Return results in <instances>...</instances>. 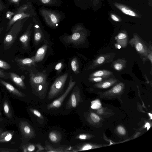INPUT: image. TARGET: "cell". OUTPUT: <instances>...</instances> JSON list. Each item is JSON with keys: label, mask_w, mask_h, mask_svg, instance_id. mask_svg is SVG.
Masks as SVG:
<instances>
[{"label": "cell", "mask_w": 152, "mask_h": 152, "mask_svg": "<svg viewBox=\"0 0 152 152\" xmlns=\"http://www.w3.org/2000/svg\"><path fill=\"white\" fill-rule=\"evenodd\" d=\"M68 74L66 73L58 77L51 86L47 98L50 100L55 98L62 90L66 82Z\"/></svg>", "instance_id": "4"}, {"label": "cell", "mask_w": 152, "mask_h": 152, "mask_svg": "<svg viewBox=\"0 0 152 152\" xmlns=\"http://www.w3.org/2000/svg\"><path fill=\"white\" fill-rule=\"evenodd\" d=\"M108 77H89L88 80L91 82H100L109 78Z\"/></svg>", "instance_id": "28"}, {"label": "cell", "mask_w": 152, "mask_h": 152, "mask_svg": "<svg viewBox=\"0 0 152 152\" xmlns=\"http://www.w3.org/2000/svg\"><path fill=\"white\" fill-rule=\"evenodd\" d=\"M71 65L72 70L74 73L76 74L79 72V66L77 59L75 57L71 60Z\"/></svg>", "instance_id": "25"}, {"label": "cell", "mask_w": 152, "mask_h": 152, "mask_svg": "<svg viewBox=\"0 0 152 152\" xmlns=\"http://www.w3.org/2000/svg\"><path fill=\"white\" fill-rule=\"evenodd\" d=\"M90 117L92 121L95 122H97L100 120L99 116L94 113H91L90 114Z\"/></svg>", "instance_id": "32"}, {"label": "cell", "mask_w": 152, "mask_h": 152, "mask_svg": "<svg viewBox=\"0 0 152 152\" xmlns=\"http://www.w3.org/2000/svg\"><path fill=\"white\" fill-rule=\"evenodd\" d=\"M110 17L113 21L116 22H119L120 21V19L114 14H110Z\"/></svg>", "instance_id": "41"}, {"label": "cell", "mask_w": 152, "mask_h": 152, "mask_svg": "<svg viewBox=\"0 0 152 152\" xmlns=\"http://www.w3.org/2000/svg\"><path fill=\"white\" fill-rule=\"evenodd\" d=\"M2 29H3L2 28H0V35L1 32V31L2 30Z\"/></svg>", "instance_id": "50"}, {"label": "cell", "mask_w": 152, "mask_h": 152, "mask_svg": "<svg viewBox=\"0 0 152 152\" xmlns=\"http://www.w3.org/2000/svg\"><path fill=\"white\" fill-rule=\"evenodd\" d=\"M0 68L5 69H8L11 66L8 63L0 59Z\"/></svg>", "instance_id": "30"}, {"label": "cell", "mask_w": 152, "mask_h": 152, "mask_svg": "<svg viewBox=\"0 0 152 152\" xmlns=\"http://www.w3.org/2000/svg\"><path fill=\"white\" fill-rule=\"evenodd\" d=\"M24 19L15 23L5 35L3 41L5 49H9L14 43L18 34L22 29L25 21Z\"/></svg>", "instance_id": "2"}, {"label": "cell", "mask_w": 152, "mask_h": 152, "mask_svg": "<svg viewBox=\"0 0 152 152\" xmlns=\"http://www.w3.org/2000/svg\"><path fill=\"white\" fill-rule=\"evenodd\" d=\"M48 138L51 142L56 143L61 141L62 138V135L59 132L56 131H52L49 133Z\"/></svg>", "instance_id": "19"}, {"label": "cell", "mask_w": 152, "mask_h": 152, "mask_svg": "<svg viewBox=\"0 0 152 152\" xmlns=\"http://www.w3.org/2000/svg\"><path fill=\"white\" fill-rule=\"evenodd\" d=\"M88 138V136L85 134H80L77 135L75 137L77 139L85 140Z\"/></svg>", "instance_id": "37"}, {"label": "cell", "mask_w": 152, "mask_h": 152, "mask_svg": "<svg viewBox=\"0 0 152 152\" xmlns=\"http://www.w3.org/2000/svg\"><path fill=\"white\" fill-rule=\"evenodd\" d=\"M35 145L33 144H29L24 146L26 148L28 152H33L35 149Z\"/></svg>", "instance_id": "35"}, {"label": "cell", "mask_w": 152, "mask_h": 152, "mask_svg": "<svg viewBox=\"0 0 152 152\" xmlns=\"http://www.w3.org/2000/svg\"><path fill=\"white\" fill-rule=\"evenodd\" d=\"M124 84L122 83H120L115 86L111 91L113 93L115 94L119 93L123 89Z\"/></svg>", "instance_id": "27"}, {"label": "cell", "mask_w": 152, "mask_h": 152, "mask_svg": "<svg viewBox=\"0 0 152 152\" xmlns=\"http://www.w3.org/2000/svg\"><path fill=\"white\" fill-rule=\"evenodd\" d=\"M0 77L3 78L8 79V77L3 73V72L0 69Z\"/></svg>", "instance_id": "42"}, {"label": "cell", "mask_w": 152, "mask_h": 152, "mask_svg": "<svg viewBox=\"0 0 152 152\" xmlns=\"http://www.w3.org/2000/svg\"><path fill=\"white\" fill-rule=\"evenodd\" d=\"M15 60L19 65L22 66L31 67L35 65L34 56L31 58H16Z\"/></svg>", "instance_id": "12"}, {"label": "cell", "mask_w": 152, "mask_h": 152, "mask_svg": "<svg viewBox=\"0 0 152 152\" xmlns=\"http://www.w3.org/2000/svg\"><path fill=\"white\" fill-rule=\"evenodd\" d=\"M2 121V119L0 117V122Z\"/></svg>", "instance_id": "51"}, {"label": "cell", "mask_w": 152, "mask_h": 152, "mask_svg": "<svg viewBox=\"0 0 152 152\" xmlns=\"http://www.w3.org/2000/svg\"><path fill=\"white\" fill-rule=\"evenodd\" d=\"M86 30L81 27H77L74 29L72 34L66 36L64 40L67 43L77 45L84 43L86 38Z\"/></svg>", "instance_id": "3"}, {"label": "cell", "mask_w": 152, "mask_h": 152, "mask_svg": "<svg viewBox=\"0 0 152 152\" xmlns=\"http://www.w3.org/2000/svg\"><path fill=\"white\" fill-rule=\"evenodd\" d=\"M50 18L51 22V25L53 26L57 25V23L58 20L56 16L53 14H51L50 16Z\"/></svg>", "instance_id": "33"}, {"label": "cell", "mask_w": 152, "mask_h": 152, "mask_svg": "<svg viewBox=\"0 0 152 152\" xmlns=\"http://www.w3.org/2000/svg\"><path fill=\"white\" fill-rule=\"evenodd\" d=\"M92 103L91 108L92 109H98L101 107V104L98 100H96L92 101Z\"/></svg>", "instance_id": "31"}, {"label": "cell", "mask_w": 152, "mask_h": 152, "mask_svg": "<svg viewBox=\"0 0 152 152\" xmlns=\"http://www.w3.org/2000/svg\"><path fill=\"white\" fill-rule=\"evenodd\" d=\"M63 64L61 62H59L56 64L55 66V69L58 72H60L63 68Z\"/></svg>", "instance_id": "38"}, {"label": "cell", "mask_w": 152, "mask_h": 152, "mask_svg": "<svg viewBox=\"0 0 152 152\" xmlns=\"http://www.w3.org/2000/svg\"><path fill=\"white\" fill-rule=\"evenodd\" d=\"M115 47L116 48H118V49H120L121 48V46L119 44H116L115 45Z\"/></svg>", "instance_id": "45"}, {"label": "cell", "mask_w": 152, "mask_h": 152, "mask_svg": "<svg viewBox=\"0 0 152 152\" xmlns=\"http://www.w3.org/2000/svg\"><path fill=\"white\" fill-rule=\"evenodd\" d=\"M34 42L36 45H37L44 39L43 32L38 25H35L34 27Z\"/></svg>", "instance_id": "16"}, {"label": "cell", "mask_w": 152, "mask_h": 152, "mask_svg": "<svg viewBox=\"0 0 152 152\" xmlns=\"http://www.w3.org/2000/svg\"><path fill=\"white\" fill-rule=\"evenodd\" d=\"M14 133V131H9L1 132L0 134V143L7 142L11 140Z\"/></svg>", "instance_id": "21"}, {"label": "cell", "mask_w": 152, "mask_h": 152, "mask_svg": "<svg viewBox=\"0 0 152 152\" xmlns=\"http://www.w3.org/2000/svg\"><path fill=\"white\" fill-rule=\"evenodd\" d=\"M113 74V72L107 70H101L97 71L91 74L89 77H108Z\"/></svg>", "instance_id": "22"}, {"label": "cell", "mask_w": 152, "mask_h": 152, "mask_svg": "<svg viewBox=\"0 0 152 152\" xmlns=\"http://www.w3.org/2000/svg\"><path fill=\"white\" fill-rule=\"evenodd\" d=\"M3 132V130L1 129V128H0V133H1Z\"/></svg>", "instance_id": "48"}, {"label": "cell", "mask_w": 152, "mask_h": 152, "mask_svg": "<svg viewBox=\"0 0 152 152\" xmlns=\"http://www.w3.org/2000/svg\"><path fill=\"white\" fill-rule=\"evenodd\" d=\"M31 26L28 27L26 32L19 38V40L21 43L24 48H27L28 47L29 42L31 33Z\"/></svg>", "instance_id": "14"}, {"label": "cell", "mask_w": 152, "mask_h": 152, "mask_svg": "<svg viewBox=\"0 0 152 152\" xmlns=\"http://www.w3.org/2000/svg\"><path fill=\"white\" fill-rule=\"evenodd\" d=\"M1 133H0V134H1Z\"/></svg>", "instance_id": "52"}, {"label": "cell", "mask_w": 152, "mask_h": 152, "mask_svg": "<svg viewBox=\"0 0 152 152\" xmlns=\"http://www.w3.org/2000/svg\"><path fill=\"white\" fill-rule=\"evenodd\" d=\"M48 47V44L46 43L37 50L35 56H34L35 62L40 61L43 59L46 53Z\"/></svg>", "instance_id": "13"}, {"label": "cell", "mask_w": 152, "mask_h": 152, "mask_svg": "<svg viewBox=\"0 0 152 152\" xmlns=\"http://www.w3.org/2000/svg\"><path fill=\"white\" fill-rule=\"evenodd\" d=\"M145 127H147L148 128V130L150 128V125L148 123H146V124H145Z\"/></svg>", "instance_id": "47"}, {"label": "cell", "mask_w": 152, "mask_h": 152, "mask_svg": "<svg viewBox=\"0 0 152 152\" xmlns=\"http://www.w3.org/2000/svg\"><path fill=\"white\" fill-rule=\"evenodd\" d=\"M11 3L16 4H19V2L21 0H8Z\"/></svg>", "instance_id": "43"}, {"label": "cell", "mask_w": 152, "mask_h": 152, "mask_svg": "<svg viewBox=\"0 0 152 152\" xmlns=\"http://www.w3.org/2000/svg\"><path fill=\"white\" fill-rule=\"evenodd\" d=\"M118 132L121 134L123 135L125 134L126 131L124 128L121 126H119L117 129Z\"/></svg>", "instance_id": "39"}, {"label": "cell", "mask_w": 152, "mask_h": 152, "mask_svg": "<svg viewBox=\"0 0 152 152\" xmlns=\"http://www.w3.org/2000/svg\"><path fill=\"white\" fill-rule=\"evenodd\" d=\"M8 75L11 80L18 86L23 89L26 87L23 78L16 74L11 72L9 73Z\"/></svg>", "instance_id": "17"}, {"label": "cell", "mask_w": 152, "mask_h": 152, "mask_svg": "<svg viewBox=\"0 0 152 152\" xmlns=\"http://www.w3.org/2000/svg\"><path fill=\"white\" fill-rule=\"evenodd\" d=\"M28 8V6L25 4L20 7L17 9L13 17L8 23L6 32L9 31L12 25L17 21L30 16L29 14L26 12Z\"/></svg>", "instance_id": "7"}, {"label": "cell", "mask_w": 152, "mask_h": 152, "mask_svg": "<svg viewBox=\"0 0 152 152\" xmlns=\"http://www.w3.org/2000/svg\"><path fill=\"white\" fill-rule=\"evenodd\" d=\"M0 82L10 92L13 94L20 97H23L26 96L25 94L15 88L11 84L2 80H0Z\"/></svg>", "instance_id": "11"}, {"label": "cell", "mask_w": 152, "mask_h": 152, "mask_svg": "<svg viewBox=\"0 0 152 152\" xmlns=\"http://www.w3.org/2000/svg\"><path fill=\"white\" fill-rule=\"evenodd\" d=\"M114 5L116 7L126 15L131 16H137V14L134 11L123 5L118 3H114Z\"/></svg>", "instance_id": "18"}, {"label": "cell", "mask_w": 152, "mask_h": 152, "mask_svg": "<svg viewBox=\"0 0 152 152\" xmlns=\"http://www.w3.org/2000/svg\"><path fill=\"white\" fill-rule=\"evenodd\" d=\"M45 151L48 152H67L71 151H70V148H65L64 147H59L55 148L50 145H46L45 147Z\"/></svg>", "instance_id": "24"}, {"label": "cell", "mask_w": 152, "mask_h": 152, "mask_svg": "<svg viewBox=\"0 0 152 152\" xmlns=\"http://www.w3.org/2000/svg\"><path fill=\"white\" fill-rule=\"evenodd\" d=\"M42 2L44 4H46L49 2L50 0H41Z\"/></svg>", "instance_id": "46"}, {"label": "cell", "mask_w": 152, "mask_h": 152, "mask_svg": "<svg viewBox=\"0 0 152 152\" xmlns=\"http://www.w3.org/2000/svg\"><path fill=\"white\" fill-rule=\"evenodd\" d=\"M80 92L78 86H76L74 89L67 101L66 106V109L69 110L77 107L81 102Z\"/></svg>", "instance_id": "8"}, {"label": "cell", "mask_w": 152, "mask_h": 152, "mask_svg": "<svg viewBox=\"0 0 152 152\" xmlns=\"http://www.w3.org/2000/svg\"><path fill=\"white\" fill-rule=\"evenodd\" d=\"M3 109L6 115L9 118H11L12 117V112L10 106L7 101H5L4 103Z\"/></svg>", "instance_id": "26"}, {"label": "cell", "mask_w": 152, "mask_h": 152, "mask_svg": "<svg viewBox=\"0 0 152 152\" xmlns=\"http://www.w3.org/2000/svg\"><path fill=\"white\" fill-rule=\"evenodd\" d=\"M29 110L35 116L41 120L44 119V117L40 112L36 109L30 108Z\"/></svg>", "instance_id": "29"}, {"label": "cell", "mask_w": 152, "mask_h": 152, "mask_svg": "<svg viewBox=\"0 0 152 152\" xmlns=\"http://www.w3.org/2000/svg\"><path fill=\"white\" fill-rule=\"evenodd\" d=\"M112 67L117 71L123 70L126 66V61L124 59H118L112 64Z\"/></svg>", "instance_id": "20"}, {"label": "cell", "mask_w": 152, "mask_h": 152, "mask_svg": "<svg viewBox=\"0 0 152 152\" xmlns=\"http://www.w3.org/2000/svg\"><path fill=\"white\" fill-rule=\"evenodd\" d=\"M36 146L38 148V150L36 151L37 152H42L45 150V148L40 144H36Z\"/></svg>", "instance_id": "40"}, {"label": "cell", "mask_w": 152, "mask_h": 152, "mask_svg": "<svg viewBox=\"0 0 152 152\" xmlns=\"http://www.w3.org/2000/svg\"><path fill=\"white\" fill-rule=\"evenodd\" d=\"M4 8V5L0 0V11H2Z\"/></svg>", "instance_id": "44"}, {"label": "cell", "mask_w": 152, "mask_h": 152, "mask_svg": "<svg viewBox=\"0 0 152 152\" xmlns=\"http://www.w3.org/2000/svg\"><path fill=\"white\" fill-rule=\"evenodd\" d=\"M115 53H110L100 55L94 60L88 69H93L97 67L112 61L115 57Z\"/></svg>", "instance_id": "9"}, {"label": "cell", "mask_w": 152, "mask_h": 152, "mask_svg": "<svg viewBox=\"0 0 152 152\" xmlns=\"http://www.w3.org/2000/svg\"><path fill=\"white\" fill-rule=\"evenodd\" d=\"M117 43L122 47L125 48L127 46L128 38L126 32L123 31L120 32L115 37Z\"/></svg>", "instance_id": "15"}, {"label": "cell", "mask_w": 152, "mask_h": 152, "mask_svg": "<svg viewBox=\"0 0 152 152\" xmlns=\"http://www.w3.org/2000/svg\"><path fill=\"white\" fill-rule=\"evenodd\" d=\"M19 126L21 133L25 138L31 139L35 137V131L28 122L21 121L19 122Z\"/></svg>", "instance_id": "10"}, {"label": "cell", "mask_w": 152, "mask_h": 152, "mask_svg": "<svg viewBox=\"0 0 152 152\" xmlns=\"http://www.w3.org/2000/svg\"><path fill=\"white\" fill-rule=\"evenodd\" d=\"M149 115L150 116H151V119H152V114H151V113H149Z\"/></svg>", "instance_id": "49"}, {"label": "cell", "mask_w": 152, "mask_h": 152, "mask_svg": "<svg viewBox=\"0 0 152 152\" xmlns=\"http://www.w3.org/2000/svg\"><path fill=\"white\" fill-rule=\"evenodd\" d=\"M117 81V79L110 78L100 82L96 84V86L99 88H106L110 87Z\"/></svg>", "instance_id": "23"}, {"label": "cell", "mask_w": 152, "mask_h": 152, "mask_svg": "<svg viewBox=\"0 0 152 152\" xmlns=\"http://www.w3.org/2000/svg\"><path fill=\"white\" fill-rule=\"evenodd\" d=\"M76 83L75 81H73L72 76H71L70 77L68 86L66 91L59 98L48 104L47 106V108L50 110L59 108L62 105L64 99L75 86Z\"/></svg>", "instance_id": "5"}, {"label": "cell", "mask_w": 152, "mask_h": 152, "mask_svg": "<svg viewBox=\"0 0 152 152\" xmlns=\"http://www.w3.org/2000/svg\"><path fill=\"white\" fill-rule=\"evenodd\" d=\"M18 149L0 148V152H18Z\"/></svg>", "instance_id": "36"}, {"label": "cell", "mask_w": 152, "mask_h": 152, "mask_svg": "<svg viewBox=\"0 0 152 152\" xmlns=\"http://www.w3.org/2000/svg\"><path fill=\"white\" fill-rule=\"evenodd\" d=\"M151 49L149 48L148 49V53L147 56L144 58L143 59V61H145L148 59L151 61V63H152V50H151Z\"/></svg>", "instance_id": "34"}, {"label": "cell", "mask_w": 152, "mask_h": 152, "mask_svg": "<svg viewBox=\"0 0 152 152\" xmlns=\"http://www.w3.org/2000/svg\"><path fill=\"white\" fill-rule=\"evenodd\" d=\"M29 76L30 83L33 93L40 99H44L48 85L46 81V75L44 72H39L35 74L31 72Z\"/></svg>", "instance_id": "1"}, {"label": "cell", "mask_w": 152, "mask_h": 152, "mask_svg": "<svg viewBox=\"0 0 152 152\" xmlns=\"http://www.w3.org/2000/svg\"><path fill=\"white\" fill-rule=\"evenodd\" d=\"M129 43L142 56L145 58L148 53V49L145 44L136 34L129 41Z\"/></svg>", "instance_id": "6"}]
</instances>
